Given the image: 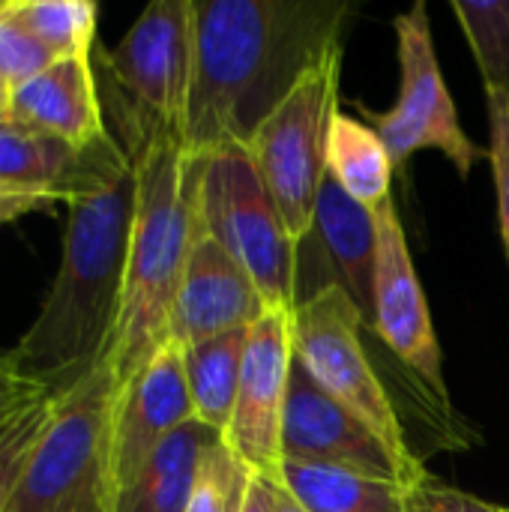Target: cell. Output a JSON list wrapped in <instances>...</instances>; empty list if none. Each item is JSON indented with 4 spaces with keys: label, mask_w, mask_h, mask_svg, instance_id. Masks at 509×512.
I'll use <instances>...</instances> for the list:
<instances>
[{
    "label": "cell",
    "mask_w": 509,
    "mask_h": 512,
    "mask_svg": "<svg viewBox=\"0 0 509 512\" xmlns=\"http://www.w3.org/2000/svg\"><path fill=\"white\" fill-rule=\"evenodd\" d=\"M345 0H195V75L180 141L195 156L246 147L282 99L342 54Z\"/></svg>",
    "instance_id": "6da1fadb"
},
{
    "label": "cell",
    "mask_w": 509,
    "mask_h": 512,
    "mask_svg": "<svg viewBox=\"0 0 509 512\" xmlns=\"http://www.w3.org/2000/svg\"><path fill=\"white\" fill-rule=\"evenodd\" d=\"M123 150L135 168V216L129 234L120 318L105 366L126 384L171 342L174 297L198 237V192L204 156L183 147L180 135L114 102Z\"/></svg>",
    "instance_id": "7a4b0ae2"
},
{
    "label": "cell",
    "mask_w": 509,
    "mask_h": 512,
    "mask_svg": "<svg viewBox=\"0 0 509 512\" xmlns=\"http://www.w3.org/2000/svg\"><path fill=\"white\" fill-rule=\"evenodd\" d=\"M66 207L57 273L33 324L9 351L12 366L51 399L75 390L111 354L135 216V168Z\"/></svg>",
    "instance_id": "3957f363"
},
{
    "label": "cell",
    "mask_w": 509,
    "mask_h": 512,
    "mask_svg": "<svg viewBox=\"0 0 509 512\" xmlns=\"http://www.w3.org/2000/svg\"><path fill=\"white\" fill-rule=\"evenodd\" d=\"M114 393V375L102 366L54 399L51 420L6 512H111L108 429Z\"/></svg>",
    "instance_id": "277c9868"
},
{
    "label": "cell",
    "mask_w": 509,
    "mask_h": 512,
    "mask_svg": "<svg viewBox=\"0 0 509 512\" xmlns=\"http://www.w3.org/2000/svg\"><path fill=\"white\" fill-rule=\"evenodd\" d=\"M363 312L342 288H327L312 300L294 306L291 312V348L294 360L309 372V378L360 417L378 441L390 450L393 462L405 477V489L426 474L423 462L414 456L402 420L369 363L363 348Z\"/></svg>",
    "instance_id": "5b68a950"
},
{
    "label": "cell",
    "mask_w": 509,
    "mask_h": 512,
    "mask_svg": "<svg viewBox=\"0 0 509 512\" xmlns=\"http://www.w3.org/2000/svg\"><path fill=\"white\" fill-rule=\"evenodd\" d=\"M198 216L255 282L267 309L297 306V243L243 147L204 156Z\"/></svg>",
    "instance_id": "8992f818"
},
{
    "label": "cell",
    "mask_w": 509,
    "mask_h": 512,
    "mask_svg": "<svg viewBox=\"0 0 509 512\" xmlns=\"http://www.w3.org/2000/svg\"><path fill=\"white\" fill-rule=\"evenodd\" d=\"M339 75L342 54L312 69L243 147L294 243L309 234L321 186L330 177L327 150L339 114Z\"/></svg>",
    "instance_id": "52a82bcc"
},
{
    "label": "cell",
    "mask_w": 509,
    "mask_h": 512,
    "mask_svg": "<svg viewBox=\"0 0 509 512\" xmlns=\"http://www.w3.org/2000/svg\"><path fill=\"white\" fill-rule=\"evenodd\" d=\"M393 27L399 51V99L390 111L363 108V114L375 123L396 168L420 150H441L459 174L468 177L480 159H489V150L477 147L459 123V111L438 66L426 3H414L408 12L396 15Z\"/></svg>",
    "instance_id": "ba28073f"
},
{
    "label": "cell",
    "mask_w": 509,
    "mask_h": 512,
    "mask_svg": "<svg viewBox=\"0 0 509 512\" xmlns=\"http://www.w3.org/2000/svg\"><path fill=\"white\" fill-rule=\"evenodd\" d=\"M102 60L129 108L180 135L195 75V0L150 3Z\"/></svg>",
    "instance_id": "9c48e42d"
},
{
    "label": "cell",
    "mask_w": 509,
    "mask_h": 512,
    "mask_svg": "<svg viewBox=\"0 0 509 512\" xmlns=\"http://www.w3.org/2000/svg\"><path fill=\"white\" fill-rule=\"evenodd\" d=\"M291 312L267 309L249 327L237 402L222 432V444L258 477L282 483V420L294 363Z\"/></svg>",
    "instance_id": "30bf717a"
},
{
    "label": "cell",
    "mask_w": 509,
    "mask_h": 512,
    "mask_svg": "<svg viewBox=\"0 0 509 512\" xmlns=\"http://www.w3.org/2000/svg\"><path fill=\"white\" fill-rule=\"evenodd\" d=\"M378 231V264H375V318L372 327L381 342L438 393L441 405L450 408L444 381V354L435 336L429 303L414 267V255L399 219L393 198L375 210Z\"/></svg>",
    "instance_id": "8fae6325"
},
{
    "label": "cell",
    "mask_w": 509,
    "mask_h": 512,
    "mask_svg": "<svg viewBox=\"0 0 509 512\" xmlns=\"http://www.w3.org/2000/svg\"><path fill=\"white\" fill-rule=\"evenodd\" d=\"M189 420H195V408L183 372V354L168 342L114 393L108 429L111 504L138 477L150 456Z\"/></svg>",
    "instance_id": "7c38bea8"
},
{
    "label": "cell",
    "mask_w": 509,
    "mask_h": 512,
    "mask_svg": "<svg viewBox=\"0 0 509 512\" xmlns=\"http://www.w3.org/2000/svg\"><path fill=\"white\" fill-rule=\"evenodd\" d=\"M282 462H309L387 480L405 489V477L378 435L345 405L327 396L294 360L282 420Z\"/></svg>",
    "instance_id": "4fadbf2b"
},
{
    "label": "cell",
    "mask_w": 509,
    "mask_h": 512,
    "mask_svg": "<svg viewBox=\"0 0 509 512\" xmlns=\"http://www.w3.org/2000/svg\"><path fill=\"white\" fill-rule=\"evenodd\" d=\"M297 258H315V273L297 285V306L327 288H342L357 303L366 324H372L378 264L375 213L357 204L333 177L321 186L312 228L297 243Z\"/></svg>",
    "instance_id": "5bb4252c"
},
{
    "label": "cell",
    "mask_w": 509,
    "mask_h": 512,
    "mask_svg": "<svg viewBox=\"0 0 509 512\" xmlns=\"http://www.w3.org/2000/svg\"><path fill=\"white\" fill-rule=\"evenodd\" d=\"M129 165L123 144L111 132L90 147H75L12 120L0 123V180L45 192L57 204H72L105 189Z\"/></svg>",
    "instance_id": "9a60e30c"
},
{
    "label": "cell",
    "mask_w": 509,
    "mask_h": 512,
    "mask_svg": "<svg viewBox=\"0 0 509 512\" xmlns=\"http://www.w3.org/2000/svg\"><path fill=\"white\" fill-rule=\"evenodd\" d=\"M264 312L267 303L252 276L198 228L171 309V342L183 348L210 336L246 330L264 318Z\"/></svg>",
    "instance_id": "2e32d148"
},
{
    "label": "cell",
    "mask_w": 509,
    "mask_h": 512,
    "mask_svg": "<svg viewBox=\"0 0 509 512\" xmlns=\"http://www.w3.org/2000/svg\"><path fill=\"white\" fill-rule=\"evenodd\" d=\"M9 120L57 135L75 147L102 141L108 129L90 57L54 60L45 72L18 84L12 90Z\"/></svg>",
    "instance_id": "e0dca14e"
},
{
    "label": "cell",
    "mask_w": 509,
    "mask_h": 512,
    "mask_svg": "<svg viewBox=\"0 0 509 512\" xmlns=\"http://www.w3.org/2000/svg\"><path fill=\"white\" fill-rule=\"evenodd\" d=\"M219 441V432H213L201 420H189L114 498L111 512H186L198 465L204 453Z\"/></svg>",
    "instance_id": "ac0fdd59"
},
{
    "label": "cell",
    "mask_w": 509,
    "mask_h": 512,
    "mask_svg": "<svg viewBox=\"0 0 509 512\" xmlns=\"http://www.w3.org/2000/svg\"><path fill=\"white\" fill-rule=\"evenodd\" d=\"M246 345H249V327L210 336L183 348L177 345L183 354V372H186L195 420H201L219 435L228 429L237 402Z\"/></svg>",
    "instance_id": "d6986e66"
},
{
    "label": "cell",
    "mask_w": 509,
    "mask_h": 512,
    "mask_svg": "<svg viewBox=\"0 0 509 512\" xmlns=\"http://www.w3.org/2000/svg\"><path fill=\"white\" fill-rule=\"evenodd\" d=\"M393 159L375 132L363 120L339 111L330 132L327 174L366 210H378L393 198Z\"/></svg>",
    "instance_id": "ffe728a7"
},
{
    "label": "cell",
    "mask_w": 509,
    "mask_h": 512,
    "mask_svg": "<svg viewBox=\"0 0 509 512\" xmlns=\"http://www.w3.org/2000/svg\"><path fill=\"white\" fill-rule=\"evenodd\" d=\"M279 486L306 512H387L405 501L396 483L309 462H282Z\"/></svg>",
    "instance_id": "44dd1931"
},
{
    "label": "cell",
    "mask_w": 509,
    "mask_h": 512,
    "mask_svg": "<svg viewBox=\"0 0 509 512\" xmlns=\"http://www.w3.org/2000/svg\"><path fill=\"white\" fill-rule=\"evenodd\" d=\"M453 12L468 36L483 75L486 105L509 102V0H453Z\"/></svg>",
    "instance_id": "7402d4cb"
},
{
    "label": "cell",
    "mask_w": 509,
    "mask_h": 512,
    "mask_svg": "<svg viewBox=\"0 0 509 512\" xmlns=\"http://www.w3.org/2000/svg\"><path fill=\"white\" fill-rule=\"evenodd\" d=\"M15 18L57 57H90L96 42V3L90 0H9Z\"/></svg>",
    "instance_id": "603a6c76"
},
{
    "label": "cell",
    "mask_w": 509,
    "mask_h": 512,
    "mask_svg": "<svg viewBox=\"0 0 509 512\" xmlns=\"http://www.w3.org/2000/svg\"><path fill=\"white\" fill-rule=\"evenodd\" d=\"M255 477L258 474L246 468L222 441L213 444L198 465L186 512H243Z\"/></svg>",
    "instance_id": "cb8c5ba5"
},
{
    "label": "cell",
    "mask_w": 509,
    "mask_h": 512,
    "mask_svg": "<svg viewBox=\"0 0 509 512\" xmlns=\"http://www.w3.org/2000/svg\"><path fill=\"white\" fill-rule=\"evenodd\" d=\"M51 405L54 399H39L0 429V512L9 510L12 492L27 468V459L51 420Z\"/></svg>",
    "instance_id": "d4e9b609"
},
{
    "label": "cell",
    "mask_w": 509,
    "mask_h": 512,
    "mask_svg": "<svg viewBox=\"0 0 509 512\" xmlns=\"http://www.w3.org/2000/svg\"><path fill=\"white\" fill-rule=\"evenodd\" d=\"M57 57L15 18L9 0L0 3V78L15 90L18 84L45 72Z\"/></svg>",
    "instance_id": "484cf974"
},
{
    "label": "cell",
    "mask_w": 509,
    "mask_h": 512,
    "mask_svg": "<svg viewBox=\"0 0 509 512\" xmlns=\"http://www.w3.org/2000/svg\"><path fill=\"white\" fill-rule=\"evenodd\" d=\"M405 510L408 512H507L471 492L441 483L429 471L405 489Z\"/></svg>",
    "instance_id": "4316f807"
},
{
    "label": "cell",
    "mask_w": 509,
    "mask_h": 512,
    "mask_svg": "<svg viewBox=\"0 0 509 512\" xmlns=\"http://www.w3.org/2000/svg\"><path fill=\"white\" fill-rule=\"evenodd\" d=\"M489 123H492V177H495V195H498V222L504 237V252L509 261V102L507 105H489Z\"/></svg>",
    "instance_id": "83f0119b"
},
{
    "label": "cell",
    "mask_w": 509,
    "mask_h": 512,
    "mask_svg": "<svg viewBox=\"0 0 509 512\" xmlns=\"http://www.w3.org/2000/svg\"><path fill=\"white\" fill-rule=\"evenodd\" d=\"M39 399H51V396L15 369L6 351V357H0V429Z\"/></svg>",
    "instance_id": "f1b7e54d"
},
{
    "label": "cell",
    "mask_w": 509,
    "mask_h": 512,
    "mask_svg": "<svg viewBox=\"0 0 509 512\" xmlns=\"http://www.w3.org/2000/svg\"><path fill=\"white\" fill-rule=\"evenodd\" d=\"M57 201L45 192H36V189H27V186H18V183H9V180H0V225L6 222H15L27 213H36V210H48L54 207Z\"/></svg>",
    "instance_id": "f546056e"
},
{
    "label": "cell",
    "mask_w": 509,
    "mask_h": 512,
    "mask_svg": "<svg viewBox=\"0 0 509 512\" xmlns=\"http://www.w3.org/2000/svg\"><path fill=\"white\" fill-rule=\"evenodd\" d=\"M273 501H276V483H270L264 477H255L243 512H273Z\"/></svg>",
    "instance_id": "4dcf8cb0"
},
{
    "label": "cell",
    "mask_w": 509,
    "mask_h": 512,
    "mask_svg": "<svg viewBox=\"0 0 509 512\" xmlns=\"http://www.w3.org/2000/svg\"><path fill=\"white\" fill-rule=\"evenodd\" d=\"M273 512H306L282 486H276V501H273Z\"/></svg>",
    "instance_id": "1f68e13d"
},
{
    "label": "cell",
    "mask_w": 509,
    "mask_h": 512,
    "mask_svg": "<svg viewBox=\"0 0 509 512\" xmlns=\"http://www.w3.org/2000/svg\"><path fill=\"white\" fill-rule=\"evenodd\" d=\"M9 102H12V87L0 78V123L9 120Z\"/></svg>",
    "instance_id": "d6a6232c"
},
{
    "label": "cell",
    "mask_w": 509,
    "mask_h": 512,
    "mask_svg": "<svg viewBox=\"0 0 509 512\" xmlns=\"http://www.w3.org/2000/svg\"><path fill=\"white\" fill-rule=\"evenodd\" d=\"M0 357H6V351H0Z\"/></svg>",
    "instance_id": "836d02e7"
},
{
    "label": "cell",
    "mask_w": 509,
    "mask_h": 512,
    "mask_svg": "<svg viewBox=\"0 0 509 512\" xmlns=\"http://www.w3.org/2000/svg\"><path fill=\"white\" fill-rule=\"evenodd\" d=\"M507 512H509V510H507Z\"/></svg>",
    "instance_id": "e575fe53"
}]
</instances>
